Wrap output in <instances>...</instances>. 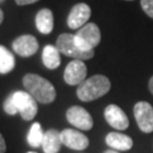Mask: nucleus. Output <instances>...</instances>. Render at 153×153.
Listing matches in <instances>:
<instances>
[{
	"mask_svg": "<svg viewBox=\"0 0 153 153\" xmlns=\"http://www.w3.org/2000/svg\"><path fill=\"white\" fill-rule=\"evenodd\" d=\"M66 118L69 124L82 131H90L93 127L92 116L86 111V109L79 105L71 107L66 112Z\"/></svg>",
	"mask_w": 153,
	"mask_h": 153,
	"instance_id": "obj_7",
	"label": "nucleus"
},
{
	"mask_svg": "<svg viewBox=\"0 0 153 153\" xmlns=\"http://www.w3.org/2000/svg\"><path fill=\"white\" fill-rule=\"evenodd\" d=\"M105 143L116 151H128L133 148V140L131 137L117 131L109 133L105 137Z\"/></svg>",
	"mask_w": 153,
	"mask_h": 153,
	"instance_id": "obj_13",
	"label": "nucleus"
},
{
	"mask_svg": "<svg viewBox=\"0 0 153 153\" xmlns=\"http://www.w3.org/2000/svg\"><path fill=\"white\" fill-rule=\"evenodd\" d=\"M44 134L42 131L41 125L39 123H34L31 126V129L27 134V143L32 148H40L42 146V142H43Z\"/></svg>",
	"mask_w": 153,
	"mask_h": 153,
	"instance_id": "obj_18",
	"label": "nucleus"
},
{
	"mask_svg": "<svg viewBox=\"0 0 153 153\" xmlns=\"http://www.w3.org/2000/svg\"><path fill=\"white\" fill-rule=\"evenodd\" d=\"M15 58L9 50L0 45V74H7L14 69Z\"/></svg>",
	"mask_w": 153,
	"mask_h": 153,
	"instance_id": "obj_17",
	"label": "nucleus"
},
{
	"mask_svg": "<svg viewBox=\"0 0 153 153\" xmlns=\"http://www.w3.org/2000/svg\"><path fill=\"white\" fill-rule=\"evenodd\" d=\"M36 1H39V0H15V2H16L17 5H19V6L31 5V4L36 2Z\"/></svg>",
	"mask_w": 153,
	"mask_h": 153,
	"instance_id": "obj_20",
	"label": "nucleus"
},
{
	"mask_svg": "<svg viewBox=\"0 0 153 153\" xmlns=\"http://www.w3.org/2000/svg\"><path fill=\"white\" fill-rule=\"evenodd\" d=\"M0 2H4V0H0Z\"/></svg>",
	"mask_w": 153,
	"mask_h": 153,
	"instance_id": "obj_25",
	"label": "nucleus"
},
{
	"mask_svg": "<svg viewBox=\"0 0 153 153\" xmlns=\"http://www.w3.org/2000/svg\"><path fill=\"white\" fill-rule=\"evenodd\" d=\"M42 61L43 65L49 69H56L60 65V51L51 44H48L42 51Z\"/></svg>",
	"mask_w": 153,
	"mask_h": 153,
	"instance_id": "obj_16",
	"label": "nucleus"
},
{
	"mask_svg": "<svg viewBox=\"0 0 153 153\" xmlns=\"http://www.w3.org/2000/svg\"><path fill=\"white\" fill-rule=\"evenodd\" d=\"M104 153H119L118 151H116V150H107Z\"/></svg>",
	"mask_w": 153,
	"mask_h": 153,
	"instance_id": "obj_24",
	"label": "nucleus"
},
{
	"mask_svg": "<svg viewBox=\"0 0 153 153\" xmlns=\"http://www.w3.org/2000/svg\"><path fill=\"white\" fill-rule=\"evenodd\" d=\"M13 49L21 57H31L39 49V43L33 35H21L13 42Z\"/></svg>",
	"mask_w": 153,
	"mask_h": 153,
	"instance_id": "obj_12",
	"label": "nucleus"
},
{
	"mask_svg": "<svg viewBox=\"0 0 153 153\" xmlns=\"http://www.w3.org/2000/svg\"><path fill=\"white\" fill-rule=\"evenodd\" d=\"M60 131L57 129H49L44 133L42 149L44 153H58L61 148Z\"/></svg>",
	"mask_w": 153,
	"mask_h": 153,
	"instance_id": "obj_14",
	"label": "nucleus"
},
{
	"mask_svg": "<svg viewBox=\"0 0 153 153\" xmlns=\"http://www.w3.org/2000/svg\"><path fill=\"white\" fill-rule=\"evenodd\" d=\"M57 49L60 51V53L71 57L73 59L78 60H88L94 56V50L92 51H84L75 42V35L69 33H62L57 39L56 43Z\"/></svg>",
	"mask_w": 153,
	"mask_h": 153,
	"instance_id": "obj_4",
	"label": "nucleus"
},
{
	"mask_svg": "<svg viewBox=\"0 0 153 153\" xmlns=\"http://www.w3.org/2000/svg\"><path fill=\"white\" fill-rule=\"evenodd\" d=\"M128 1H131V0H128Z\"/></svg>",
	"mask_w": 153,
	"mask_h": 153,
	"instance_id": "obj_27",
	"label": "nucleus"
},
{
	"mask_svg": "<svg viewBox=\"0 0 153 153\" xmlns=\"http://www.w3.org/2000/svg\"><path fill=\"white\" fill-rule=\"evenodd\" d=\"M60 138L62 144L71 150L82 151L88 146V136L75 129H71V128L64 129L62 131H60Z\"/></svg>",
	"mask_w": 153,
	"mask_h": 153,
	"instance_id": "obj_9",
	"label": "nucleus"
},
{
	"mask_svg": "<svg viewBox=\"0 0 153 153\" xmlns=\"http://www.w3.org/2000/svg\"><path fill=\"white\" fill-rule=\"evenodd\" d=\"M141 6L144 13L153 19V0H141Z\"/></svg>",
	"mask_w": 153,
	"mask_h": 153,
	"instance_id": "obj_19",
	"label": "nucleus"
},
{
	"mask_svg": "<svg viewBox=\"0 0 153 153\" xmlns=\"http://www.w3.org/2000/svg\"><path fill=\"white\" fill-rule=\"evenodd\" d=\"M5 152H6V143L2 135H1V133H0V153H5Z\"/></svg>",
	"mask_w": 153,
	"mask_h": 153,
	"instance_id": "obj_21",
	"label": "nucleus"
},
{
	"mask_svg": "<svg viewBox=\"0 0 153 153\" xmlns=\"http://www.w3.org/2000/svg\"><path fill=\"white\" fill-rule=\"evenodd\" d=\"M4 110L6 114L10 116L16 115L17 112L21 115L24 120H32L38 114V104L35 99L28 92L17 91L5 100Z\"/></svg>",
	"mask_w": 153,
	"mask_h": 153,
	"instance_id": "obj_1",
	"label": "nucleus"
},
{
	"mask_svg": "<svg viewBox=\"0 0 153 153\" xmlns=\"http://www.w3.org/2000/svg\"><path fill=\"white\" fill-rule=\"evenodd\" d=\"M2 21H4V13H2V10L0 9V24L2 23Z\"/></svg>",
	"mask_w": 153,
	"mask_h": 153,
	"instance_id": "obj_23",
	"label": "nucleus"
},
{
	"mask_svg": "<svg viewBox=\"0 0 153 153\" xmlns=\"http://www.w3.org/2000/svg\"><path fill=\"white\" fill-rule=\"evenodd\" d=\"M90 17H91L90 6L84 2H81L71 8L68 18H67V24L71 30H78L86 24Z\"/></svg>",
	"mask_w": 153,
	"mask_h": 153,
	"instance_id": "obj_10",
	"label": "nucleus"
},
{
	"mask_svg": "<svg viewBox=\"0 0 153 153\" xmlns=\"http://www.w3.org/2000/svg\"><path fill=\"white\" fill-rule=\"evenodd\" d=\"M24 88L41 103H51L56 99V88L51 83L36 74H27L23 78Z\"/></svg>",
	"mask_w": 153,
	"mask_h": 153,
	"instance_id": "obj_2",
	"label": "nucleus"
},
{
	"mask_svg": "<svg viewBox=\"0 0 153 153\" xmlns=\"http://www.w3.org/2000/svg\"><path fill=\"white\" fill-rule=\"evenodd\" d=\"M111 84L109 78L104 75H94L85 79L77 88V97L81 101L90 102L101 98L110 91Z\"/></svg>",
	"mask_w": 153,
	"mask_h": 153,
	"instance_id": "obj_3",
	"label": "nucleus"
},
{
	"mask_svg": "<svg viewBox=\"0 0 153 153\" xmlns=\"http://www.w3.org/2000/svg\"><path fill=\"white\" fill-rule=\"evenodd\" d=\"M35 25L38 27L39 32L42 34H49L53 30V15L52 11L44 8L38 13L35 17Z\"/></svg>",
	"mask_w": 153,
	"mask_h": 153,
	"instance_id": "obj_15",
	"label": "nucleus"
},
{
	"mask_svg": "<svg viewBox=\"0 0 153 153\" xmlns=\"http://www.w3.org/2000/svg\"><path fill=\"white\" fill-rule=\"evenodd\" d=\"M134 116L143 133L153 131V107L149 102L140 101L134 105Z\"/></svg>",
	"mask_w": 153,
	"mask_h": 153,
	"instance_id": "obj_6",
	"label": "nucleus"
},
{
	"mask_svg": "<svg viewBox=\"0 0 153 153\" xmlns=\"http://www.w3.org/2000/svg\"><path fill=\"white\" fill-rule=\"evenodd\" d=\"M149 90H150V92L153 94V76L150 78V81H149Z\"/></svg>",
	"mask_w": 153,
	"mask_h": 153,
	"instance_id": "obj_22",
	"label": "nucleus"
},
{
	"mask_svg": "<svg viewBox=\"0 0 153 153\" xmlns=\"http://www.w3.org/2000/svg\"><path fill=\"white\" fill-rule=\"evenodd\" d=\"M86 74H88V68L83 60L74 59L66 67L64 79L68 85H79L85 81Z\"/></svg>",
	"mask_w": 153,
	"mask_h": 153,
	"instance_id": "obj_8",
	"label": "nucleus"
},
{
	"mask_svg": "<svg viewBox=\"0 0 153 153\" xmlns=\"http://www.w3.org/2000/svg\"><path fill=\"white\" fill-rule=\"evenodd\" d=\"M27 153H35V152H27Z\"/></svg>",
	"mask_w": 153,
	"mask_h": 153,
	"instance_id": "obj_26",
	"label": "nucleus"
},
{
	"mask_svg": "<svg viewBox=\"0 0 153 153\" xmlns=\"http://www.w3.org/2000/svg\"><path fill=\"white\" fill-rule=\"evenodd\" d=\"M104 118L111 127H114L115 129H118V131H124L129 126L128 117L123 111V109L116 104H109L105 108Z\"/></svg>",
	"mask_w": 153,
	"mask_h": 153,
	"instance_id": "obj_11",
	"label": "nucleus"
},
{
	"mask_svg": "<svg viewBox=\"0 0 153 153\" xmlns=\"http://www.w3.org/2000/svg\"><path fill=\"white\" fill-rule=\"evenodd\" d=\"M75 42L84 51H92L101 41V32L98 25L88 23L79 28L75 34Z\"/></svg>",
	"mask_w": 153,
	"mask_h": 153,
	"instance_id": "obj_5",
	"label": "nucleus"
}]
</instances>
